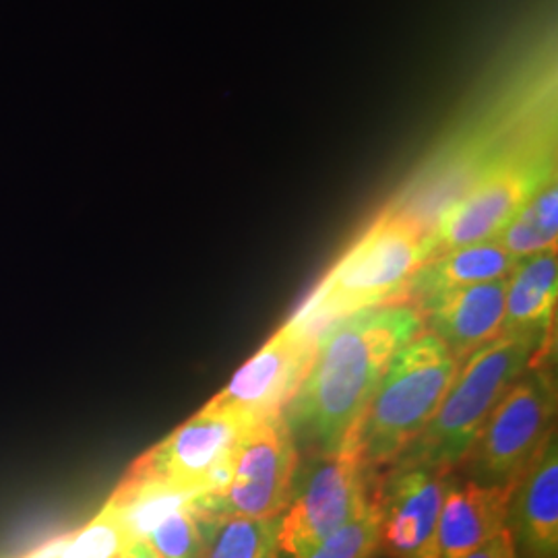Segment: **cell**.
I'll return each mask as SVG.
<instances>
[{
  "label": "cell",
  "instance_id": "1",
  "mask_svg": "<svg viewBox=\"0 0 558 558\" xmlns=\"http://www.w3.org/2000/svg\"><path fill=\"white\" fill-rule=\"evenodd\" d=\"M424 331L416 308L380 304L329 325L283 418L308 456H327L352 435L401 348Z\"/></svg>",
  "mask_w": 558,
  "mask_h": 558
},
{
  "label": "cell",
  "instance_id": "2",
  "mask_svg": "<svg viewBox=\"0 0 558 558\" xmlns=\"http://www.w3.org/2000/svg\"><path fill=\"white\" fill-rule=\"evenodd\" d=\"M430 255L433 236L416 221L387 209L300 304L288 325L319 339L336 320L393 304Z\"/></svg>",
  "mask_w": 558,
  "mask_h": 558
},
{
  "label": "cell",
  "instance_id": "3",
  "mask_svg": "<svg viewBox=\"0 0 558 558\" xmlns=\"http://www.w3.org/2000/svg\"><path fill=\"white\" fill-rule=\"evenodd\" d=\"M458 368V359L428 331L399 350L352 430L373 472L389 468L418 439Z\"/></svg>",
  "mask_w": 558,
  "mask_h": 558
},
{
  "label": "cell",
  "instance_id": "4",
  "mask_svg": "<svg viewBox=\"0 0 558 558\" xmlns=\"http://www.w3.org/2000/svg\"><path fill=\"white\" fill-rule=\"evenodd\" d=\"M548 341L550 338L500 333L463 360L435 418L396 461L453 472L500 398Z\"/></svg>",
  "mask_w": 558,
  "mask_h": 558
},
{
  "label": "cell",
  "instance_id": "5",
  "mask_svg": "<svg viewBox=\"0 0 558 558\" xmlns=\"http://www.w3.org/2000/svg\"><path fill=\"white\" fill-rule=\"evenodd\" d=\"M548 343L539 348L484 422L478 439L461 461L465 478L513 488L555 435L557 383L548 364Z\"/></svg>",
  "mask_w": 558,
  "mask_h": 558
},
{
  "label": "cell",
  "instance_id": "6",
  "mask_svg": "<svg viewBox=\"0 0 558 558\" xmlns=\"http://www.w3.org/2000/svg\"><path fill=\"white\" fill-rule=\"evenodd\" d=\"M299 463L292 490L279 515V553L308 555L323 539L359 518L371 505L373 470L364 463L359 442L350 435L338 451L308 456Z\"/></svg>",
  "mask_w": 558,
  "mask_h": 558
},
{
  "label": "cell",
  "instance_id": "7",
  "mask_svg": "<svg viewBox=\"0 0 558 558\" xmlns=\"http://www.w3.org/2000/svg\"><path fill=\"white\" fill-rule=\"evenodd\" d=\"M299 463V447L283 414L259 420L239 440L220 486L189 509L214 518H279Z\"/></svg>",
  "mask_w": 558,
  "mask_h": 558
},
{
  "label": "cell",
  "instance_id": "8",
  "mask_svg": "<svg viewBox=\"0 0 558 558\" xmlns=\"http://www.w3.org/2000/svg\"><path fill=\"white\" fill-rule=\"evenodd\" d=\"M253 424L205 405L174 433L143 453L126 478L158 480L197 497L220 486L230 458Z\"/></svg>",
  "mask_w": 558,
  "mask_h": 558
},
{
  "label": "cell",
  "instance_id": "9",
  "mask_svg": "<svg viewBox=\"0 0 558 558\" xmlns=\"http://www.w3.org/2000/svg\"><path fill=\"white\" fill-rule=\"evenodd\" d=\"M449 470L396 461L373 486L380 553L389 558H439V518Z\"/></svg>",
  "mask_w": 558,
  "mask_h": 558
},
{
  "label": "cell",
  "instance_id": "10",
  "mask_svg": "<svg viewBox=\"0 0 558 558\" xmlns=\"http://www.w3.org/2000/svg\"><path fill=\"white\" fill-rule=\"evenodd\" d=\"M315 345L317 339L300 333L286 323L253 359L240 366L207 405L251 424L283 414L306 377Z\"/></svg>",
  "mask_w": 558,
  "mask_h": 558
},
{
  "label": "cell",
  "instance_id": "11",
  "mask_svg": "<svg viewBox=\"0 0 558 558\" xmlns=\"http://www.w3.org/2000/svg\"><path fill=\"white\" fill-rule=\"evenodd\" d=\"M548 179V170L532 163H499L442 214L433 232L430 259L459 246L497 239L519 207Z\"/></svg>",
  "mask_w": 558,
  "mask_h": 558
},
{
  "label": "cell",
  "instance_id": "12",
  "mask_svg": "<svg viewBox=\"0 0 558 558\" xmlns=\"http://www.w3.org/2000/svg\"><path fill=\"white\" fill-rule=\"evenodd\" d=\"M507 278L445 292L418 308L428 333L458 359L459 364L500 336L505 320Z\"/></svg>",
  "mask_w": 558,
  "mask_h": 558
},
{
  "label": "cell",
  "instance_id": "13",
  "mask_svg": "<svg viewBox=\"0 0 558 558\" xmlns=\"http://www.w3.org/2000/svg\"><path fill=\"white\" fill-rule=\"evenodd\" d=\"M505 527L515 558H558L557 435L515 482Z\"/></svg>",
  "mask_w": 558,
  "mask_h": 558
},
{
  "label": "cell",
  "instance_id": "14",
  "mask_svg": "<svg viewBox=\"0 0 558 558\" xmlns=\"http://www.w3.org/2000/svg\"><path fill=\"white\" fill-rule=\"evenodd\" d=\"M511 493L509 486H486L451 472L440 505L439 558H465L499 536Z\"/></svg>",
  "mask_w": 558,
  "mask_h": 558
},
{
  "label": "cell",
  "instance_id": "15",
  "mask_svg": "<svg viewBox=\"0 0 558 558\" xmlns=\"http://www.w3.org/2000/svg\"><path fill=\"white\" fill-rule=\"evenodd\" d=\"M515 263L518 259H513L497 239L459 246L426 260L408 279L393 304H408L418 311L424 302L437 299L445 292L509 278Z\"/></svg>",
  "mask_w": 558,
  "mask_h": 558
},
{
  "label": "cell",
  "instance_id": "16",
  "mask_svg": "<svg viewBox=\"0 0 558 558\" xmlns=\"http://www.w3.org/2000/svg\"><path fill=\"white\" fill-rule=\"evenodd\" d=\"M557 248L519 259L507 278L500 333L550 338V325L557 315Z\"/></svg>",
  "mask_w": 558,
  "mask_h": 558
},
{
  "label": "cell",
  "instance_id": "17",
  "mask_svg": "<svg viewBox=\"0 0 558 558\" xmlns=\"http://www.w3.org/2000/svg\"><path fill=\"white\" fill-rule=\"evenodd\" d=\"M195 499V493L166 482L124 476L108 505L117 509L131 538L145 539L163 519L180 509H189Z\"/></svg>",
  "mask_w": 558,
  "mask_h": 558
},
{
  "label": "cell",
  "instance_id": "18",
  "mask_svg": "<svg viewBox=\"0 0 558 558\" xmlns=\"http://www.w3.org/2000/svg\"><path fill=\"white\" fill-rule=\"evenodd\" d=\"M203 558H279V518L197 515Z\"/></svg>",
  "mask_w": 558,
  "mask_h": 558
},
{
  "label": "cell",
  "instance_id": "19",
  "mask_svg": "<svg viewBox=\"0 0 558 558\" xmlns=\"http://www.w3.org/2000/svg\"><path fill=\"white\" fill-rule=\"evenodd\" d=\"M558 239V186L555 174L544 180L518 214L500 230L502 248L513 259L555 251Z\"/></svg>",
  "mask_w": 558,
  "mask_h": 558
},
{
  "label": "cell",
  "instance_id": "20",
  "mask_svg": "<svg viewBox=\"0 0 558 558\" xmlns=\"http://www.w3.org/2000/svg\"><path fill=\"white\" fill-rule=\"evenodd\" d=\"M131 539L117 509L106 502L83 530L64 538L54 558H117Z\"/></svg>",
  "mask_w": 558,
  "mask_h": 558
},
{
  "label": "cell",
  "instance_id": "21",
  "mask_svg": "<svg viewBox=\"0 0 558 558\" xmlns=\"http://www.w3.org/2000/svg\"><path fill=\"white\" fill-rule=\"evenodd\" d=\"M379 553V513L371 497V505L359 518L345 523L336 534L323 539L319 546L300 558H375Z\"/></svg>",
  "mask_w": 558,
  "mask_h": 558
},
{
  "label": "cell",
  "instance_id": "22",
  "mask_svg": "<svg viewBox=\"0 0 558 558\" xmlns=\"http://www.w3.org/2000/svg\"><path fill=\"white\" fill-rule=\"evenodd\" d=\"M160 558H203V536L191 509H180L147 536Z\"/></svg>",
  "mask_w": 558,
  "mask_h": 558
},
{
  "label": "cell",
  "instance_id": "23",
  "mask_svg": "<svg viewBox=\"0 0 558 558\" xmlns=\"http://www.w3.org/2000/svg\"><path fill=\"white\" fill-rule=\"evenodd\" d=\"M465 558H515L513 542H511L507 527L500 532L499 536L486 542L484 546H480L478 550H474Z\"/></svg>",
  "mask_w": 558,
  "mask_h": 558
},
{
  "label": "cell",
  "instance_id": "24",
  "mask_svg": "<svg viewBox=\"0 0 558 558\" xmlns=\"http://www.w3.org/2000/svg\"><path fill=\"white\" fill-rule=\"evenodd\" d=\"M117 558H160L147 539H131Z\"/></svg>",
  "mask_w": 558,
  "mask_h": 558
}]
</instances>
